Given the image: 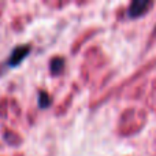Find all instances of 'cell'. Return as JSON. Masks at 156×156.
<instances>
[{
  "instance_id": "cell-1",
  "label": "cell",
  "mask_w": 156,
  "mask_h": 156,
  "mask_svg": "<svg viewBox=\"0 0 156 156\" xmlns=\"http://www.w3.org/2000/svg\"><path fill=\"white\" fill-rule=\"evenodd\" d=\"M149 5H151V3H149V2L136 0V2H133L132 4H130V7H129V15L130 16H134V18H136V16L143 15Z\"/></svg>"
},
{
  "instance_id": "cell-2",
  "label": "cell",
  "mask_w": 156,
  "mask_h": 156,
  "mask_svg": "<svg viewBox=\"0 0 156 156\" xmlns=\"http://www.w3.org/2000/svg\"><path fill=\"white\" fill-rule=\"evenodd\" d=\"M29 47H18L12 51V55H11V59H10V65L16 66L27 54H29Z\"/></svg>"
}]
</instances>
